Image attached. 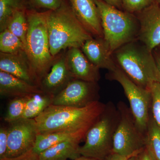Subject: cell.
<instances>
[{"mask_svg":"<svg viewBox=\"0 0 160 160\" xmlns=\"http://www.w3.org/2000/svg\"><path fill=\"white\" fill-rule=\"evenodd\" d=\"M38 86L7 72L0 71V95L6 98L27 97L42 92Z\"/></svg>","mask_w":160,"mask_h":160,"instance_id":"obj_17","label":"cell"},{"mask_svg":"<svg viewBox=\"0 0 160 160\" xmlns=\"http://www.w3.org/2000/svg\"><path fill=\"white\" fill-rule=\"evenodd\" d=\"M131 157H132L124 156L112 152L105 160H128Z\"/></svg>","mask_w":160,"mask_h":160,"instance_id":"obj_32","label":"cell"},{"mask_svg":"<svg viewBox=\"0 0 160 160\" xmlns=\"http://www.w3.org/2000/svg\"><path fill=\"white\" fill-rule=\"evenodd\" d=\"M118 109L120 120L113 136L112 152L124 156L137 155L146 147V135L124 103H119Z\"/></svg>","mask_w":160,"mask_h":160,"instance_id":"obj_7","label":"cell"},{"mask_svg":"<svg viewBox=\"0 0 160 160\" xmlns=\"http://www.w3.org/2000/svg\"><path fill=\"white\" fill-rule=\"evenodd\" d=\"M0 71L38 86L37 79L25 51L12 54L0 52Z\"/></svg>","mask_w":160,"mask_h":160,"instance_id":"obj_15","label":"cell"},{"mask_svg":"<svg viewBox=\"0 0 160 160\" xmlns=\"http://www.w3.org/2000/svg\"><path fill=\"white\" fill-rule=\"evenodd\" d=\"M0 160H39V154L35 152L33 150H32L19 156L6 158Z\"/></svg>","mask_w":160,"mask_h":160,"instance_id":"obj_30","label":"cell"},{"mask_svg":"<svg viewBox=\"0 0 160 160\" xmlns=\"http://www.w3.org/2000/svg\"><path fill=\"white\" fill-rule=\"evenodd\" d=\"M28 32L26 52L39 84L50 70L56 57L52 55L49 48L46 11L27 9Z\"/></svg>","mask_w":160,"mask_h":160,"instance_id":"obj_5","label":"cell"},{"mask_svg":"<svg viewBox=\"0 0 160 160\" xmlns=\"http://www.w3.org/2000/svg\"><path fill=\"white\" fill-rule=\"evenodd\" d=\"M65 56L67 67L74 79L98 82L101 78L100 69L90 62L81 48L67 49Z\"/></svg>","mask_w":160,"mask_h":160,"instance_id":"obj_14","label":"cell"},{"mask_svg":"<svg viewBox=\"0 0 160 160\" xmlns=\"http://www.w3.org/2000/svg\"><path fill=\"white\" fill-rule=\"evenodd\" d=\"M108 78L122 87L130 105V109L139 129L146 135L150 118L151 93L150 89L138 86L120 68L109 72Z\"/></svg>","mask_w":160,"mask_h":160,"instance_id":"obj_8","label":"cell"},{"mask_svg":"<svg viewBox=\"0 0 160 160\" xmlns=\"http://www.w3.org/2000/svg\"><path fill=\"white\" fill-rule=\"evenodd\" d=\"M155 1L156 2L160 4V0H155Z\"/></svg>","mask_w":160,"mask_h":160,"instance_id":"obj_37","label":"cell"},{"mask_svg":"<svg viewBox=\"0 0 160 160\" xmlns=\"http://www.w3.org/2000/svg\"><path fill=\"white\" fill-rule=\"evenodd\" d=\"M151 93V114L160 126V82L152 83L150 87Z\"/></svg>","mask_w":160,"mask_h":160,"instance_id":"obj_26","label":"cell"},{"mask_svg":"<svg viewBox=\"0 0 160 160\" xmlns=\"http://www.w3.org/2000/svg\"><path fill=\"white\" fill-rule=\"evenodd\" d=\"M155 2V0H122L123 10L136 14Z\"/></svg>","mask_w":160,"mask_h":160,"instance_id":"obj_27","label":"cell"},{"mask_svg":"<svg viewBox=\"0 0 160 160\" xmlns=\"http://www.w3.org/2000/svg\"><path fill=\"white\" fill-rule=\"evenodd\" d=\"M54 96L41 92L28 97L25 111L21 119L36 118L50 105H52Z\"/></svg>","mask_w":160,"mask_h":160,"instance_id":"obj_20","label":"cell"},{"mask_svg":"<svg viewBox=\"0 0 160 160\" xmlns=\"http://www.w3.org/2000/svg\"><path fill=\"white\" fill-rule=\"evenodd\" d=\"M118 67L138 86L150 89L152 83L160 82L154 55L138 40L120 47L112 54Z\"/></svg>","mask_w":160,"mask_h":160,"instance_id":"obj_3","label":"cell"},{"mask_svg":"<svg viewBox=\"0 0 160 160\" xmlns=\"http://www.w3.org/2000/svg\"><path fill=\"white\" fill-rule=\"evenodd\" d=\"M8 127L1 126L0 128V160L6 158L8 148Z\"/></svg>","mask_w":160,"mask_h":160,"instance_id":"obj_29","label":"cell"},{"mask_svg":"<svg viewBox=\"0 0 160 160\" xmlns=\"http://www.w3.org/2000/svg\"><path fill=\"white\" fill-rule=\"evenodd\" d=\"M120 120V113L112 103H108L104 112L90 127L80 146L81 156L105 160L112 153L115 132Z\"/></svg>","mask_w":160,"mask_h":160,"instance_id":"obj_6","label":"cell"},{"mask_svg":"<svg viewBox=\"0 0 160 160\" xmlns=\"http://www.w3.org/2000/svg\"><path fill=\"white\" fill-rule=\"evenodd\" d=\"M9 125L6 158L16 157L33 150L40 133L35 119H20Z\"/></svg>","mask_w":160,"mask_h":160,"instance_id":"obj_9","label":"cell"},{"mask_svg":"<svg viewBox=\"0 0 160 160\" xmlns=\"http://www.w3.org/2000/svg\"><path fill=\"white\" fill-rule=\"evenodd\" d=\"M146 147L156 160H160V126L150 113L146 133Z\"/></svg>","mask_w":160,"mask_h":160,"instance_id":"obj_23","label":"cell"},{"mask_svg":"<svg viewBox=\"0 0 160 160\" xmlns=\"http://www.w3.org/2000/svg\"><path fill=\"white\" fill-rule=\"evenodd\" d=\"M49 48L52 56L69 48H81L93 38L78 20L67 0L59 8L46 10Z\"/></svg>","mask_w":160,"mask_h":160,"instance_id":"obj_1","label":"cell"},{"mask_svg":"<svg viewBox=\"0 0 160 160\" xmlns=\"http://www.w3.org/2000/svg\"><path fill=\"white\" fill-rule=\"evenodd\" d=\"M33 9L29 0H0V31L7 28L9 20L16 11Z\"/></svg>","mask_w":160,"mask_h":160,"instance_id":"obj_21","label":"cell"},{"mask_svg":"<svg viewBox=\"0 0 160 160\" xmlns=\"http://www.w3.org/2000/svg\"><path fill=\"white\" fill-rule=\"evenodd\" d=\"M28 97H18L12 99L9 102L4 117L5 122L9 124L22 118Z\"/></svg>","mask_w":160,"mask_h":160,"instance_id":"obj_25","label":"cell"},{"mask_svg":"<svg viewBox=\"0 0 160 160\" xmlns=\"http://www.w3.org/2000/svg\"><path fill=\"white\" fill-rule=\"evenodd\" d=\"M27 10L22 9L16 11L9 20L6 28L22 40L25 45V48L29 26L26 13Z\"/></svg>","mask_w":160,"mask_h":160,"instance_id":"obj_22","label":"cell"},{"mask_svg":"<svg viewBox=\"0 0 160 160\" xmlns=\"http://www.w3.org/2000/svg\"><path fill=\"white\" fill-rule=\"evenodd\" d=\"M101 15L103 39L111 54L127 43L138 39L139 23L136 16L95 0Z\"/></svg>","mask_w":160,"mask_h":160,"instance_id":"obj_4","label":"cell"},{"mask_svg":"<svg viewBox=\"0 0 160 160\" xmlns=\"http://www.w3.org/2000/svg\"><path fill=\"white\" fill-rule=\"evenodd\" d=\"M84 138H71L58 143L39 154V160H74L81 156L80 143Z\"/></svg>","mask_w":160,"mask_h":160,"instance_id":"obj_18","label":"cell"},{"mask_svg":"<svg viewBox=\"0 0 160 160\" xmlns=\"http://www.w3.org/2000/svg\"><path fill=\"white\" fill-rule=\"evenodd\" d=\"M64 0H29L33 9H45L54 10L59 8Z\"/></svg>","mask_w":160,"mask_h":160,"instance_id":"obj_28","label":"cell"},{"mask_svg":"<svg viewBox=\"0 0 160 160\" xmlns=\"http://www.w3.org/2000/svg\"><path fill=\"white\" fill-rule=\"evenodd\" d=\"M157 49H158V50L160 52V45H159V46H158L157 48Z\"/></svg>","mask_w":160,"mask_h":160,"instance_id":"obj_38","label":"cell"},{"mask_svg":"<svg viewBox=\"0 0 160 160\" xmlns=\"http://www.w3.org/2000/svg\"><path fill=\"white\" fill-rule=\"evenodd\" d=\"M23 51H26L25 46L19 38L7 28L1 32L0 51L1 52L12 54Z\"/></svg>","mask_w":160,"mask_h":160,"instance_id":"obj_24","label":"cell"},{"mask_svg":"<svg viewBox=\"0 0 160 160\" xmlns=\"http://www.w3.org/2000/svg\"><path fill=\"white\" fill-rule=\"evenodd\" d=\"M136 156L132 157L129 158L128 160H136Z\"/></svg>","mask_w":160,"mask_h":160,"instance_id":"obj_36","label":"cell"},{"mask_svg":"<svg viewBox=\"0 0 160 160\" xmlns=\"http://www.w3.org/2000/svg\"><path fill=\"white\" fill-rule=\"evenodd\" d=\"M160 75V52L157 48L152 51Z\"/></svg>","mask_w":160,"mask_h":160,"instance_id":"obj_34","label":"cell"},{"mask_svg":"<svg viewBox=\"0 0 160 160\" xmlns=\"http://www.w3.org/2000/svg\"><path fill=\"white\" fill-rule=\"evenodd\" d=\"M87 132L64 130L39 133L37 138L33 150L39 154L52 146L71 138L81 137L85 139Z\"/></svg>","mask_w":160,"mask_h":160,"instance_id":"obj_19","label":"cell"},{"mask_svg":"<svg viewBox=\"0 0 160 160\" xmlns=\"http://www.w3.org/2000/svg\"><path fill=\"white\" fill-rule=\"evenodd\" d=\"M98 82L73 79L58 94L55 96L52 105L82 108L99 101Z\"/></svg>","mask_w":160,"mask_h":160,"instance_id":"obj_10","label":"cell"},{"mask_svg":"<svg viewBox=\"0 0 160 160\" xmlns=\"http://www.w3.org/2000/svg\"><path fill=\"white\" fill-rule=\"evenodd\" d=\"M135 15L139 23L138 39L152 52L160 45V4L155 2Z\"/></svg>","mask_w":160,"mask_h":160,"instance_id":"obj_11","label":"cell"},{"mask_svg":"<svg viewBox=\"0 0 160 160\" xmlns=\"http://www.w3.org/2000/svg\"><path fill=\"white\" fill-rule=\"evenodd\" d=\"M66 50L56 56L50 70L39 84L38 87L43 92L54 97L74 79L66 65Z\"/></svg>","mask_w":160,"mask_h":160,"instance_id":"obj_12","label":"cell"},{"mask_svg":"<svg viewBox=\"0 0 160 160\" xmlns=\"http://www.w3.org/2000/svg\"><path fill=\"white\" fill-rule=\"evenodd\" d=\"M74 160H99L93 158L86 157L81 156L79 158H78Z\"/></svg>","mask_w":160,"mask_h":160,"instance_id":"obj_35","label":"cell"},{"mask_svg":"<svg viewBox=\"0 0 160 160\" xmlns=\"http://www.w3.org/2000/svg\"><path fill=\"white\" fill-rule=\"evenodd\" d=\"M78 20L95 38H103L101 15L95 0H67Z\"/></svg>","mask_w":160,"mask_h":160,"instance_id":"obj_13","label":"cell"},{"mask_svg":"<svg viewBox=\"0 0 160 160\" xmlns=\"http://www.w3.org/2000/svg\"><path fill=\"white\" fill-rule=\"evenodd\" d=\"M83 53L92 63L99 69L114 71L118 66L112 55L109 52L103 38H92L81 47Z\"/></svg>","mask_w":160,"mask_h":160,"instance_id":"obj_16","label":"cell"},{"mask_svg":"<svg viewBox=\"0 0 160 160\" xmlns=\"http://www.w3.org/2000/svg\"><path fill=\"white\" fill-rule=\"evenodd\" d=\"M136 160H156L148 149H144L136 156Z\"/></svg>","mask_w":160,"mask_h":160,"instance_id":"obj_31","label":"cell"},{"mask_svg":"<svg viewBox=\"0 0 160 160\" xmlns=\"http://www.w3.org/2000/svg\"><path fill=\"white\" fill-rule=\"evenodd\" d=\"M106 105L100 101L82 108L51 105L35 120L40 133L64 130L87 132Z\"/></svg>","mask_w":160,"mask_h":160,"instance_id":"obj_2","label":"cell"},{"mask_svg":"<svg viewBox=\"0 0 160 160\" xmlns=\"http://www.w3.org/2000/svg\"><path fill=\"white\" fill-rule=\"evenodd\" d=\"M111 6H114L118 9L123 10L122 0H102Z\"/></svg>","mask_w":160,"mask_h":160,"instance_id":"obj_33","label":"cell"}]
</instances>
